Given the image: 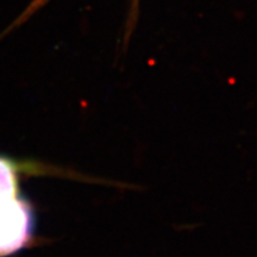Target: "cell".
<instances>
[{"mask_svg":"<svg viewBox=\"0 0 257 257\" xmlns=\"http://www.w3.org/2000/svg\"><path fill=\"white\" fill-rule=\"evenodd\" d=\"M34 229L30 205L19 193V168L0 156V256L27 245Z\"/></svg>","mask_w":257,"mask_h":257,"instance_id":"cell-1","label":"cell"},{"mask_svg":"<svg viewBox=\"0 0 257 257\" xmlns=\"http://www.w3.org/2000/svg\"><path fill=\"white\" fill-rule=\"evenodd\" d=\"M49 2L50 0H31V3L28 5V8L25 9L23 12H22V15L19 16L17 19H16V21L14 22V24L10 27V29L6 32H9L10 30H12V29L17 28V27H19V25L23 24L24 22H27L32 15H35L36 12L40 11V10L43 8V6H46Z\"/></svg>","mask_w":257,"mask_h":257,"instance_id":"cell-2","label":"cell"},{"mask_svg":"<svg viewBox=\"0 0 257 257\" xmlns=\"http://www.w3.org/2000/svg\"><path fill=\"white\" fill-rule=\"evenodd\" d=\"M138 9H140V0H130V11H128V19H127V31L130 34L133 28L135 27L137 19ZM128 34L127 36L128 37Z\"/></svg>","mask_w":257,"mask_h":257,"instance_id":"cell-3","label":"cell"}]
</instances>
